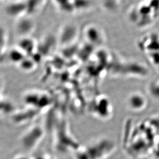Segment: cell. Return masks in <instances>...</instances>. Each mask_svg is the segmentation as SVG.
Returning <instances> with one entry per match:
<instances>
[{
	"mask_svg": "<svg viewBox=\"0 0 159 159\" xmlns=\"http://www.w3.org/2000/svg\"><path fill=\"white\" fill-rule=\"evenodd\" d=\"M83 148L89 159H107L115 151L116 145L111 139L101 138Z\"/></svg>",
	"mask_w": 159,
	"mask_h": 159,
	"instance_id": "obj_1",
	"label": "cell"
},
{
	"mask_svg": "<svg viewBox=\"0 0 159 159\" xmlns=\"http://www.w3.org/2000/svg\"><path fill=\"white\" fill-rule=\"evenodd\" d=\"M110 68L112 75L116 77H141L146 75L147 70L141 63L135 61H119Z\"/></svg>",
	"mask_w": 159,
	"mask_h": 159,
	"instance_id": "obj_2",
	"label": "cell"
},
{
	"mask_svg": "<svg viewBox=\"0 0 159 159\" xmlns=\"http://www.w3.org/2000/svg\"><path fill=\"white\" fill-rule=\"evenodd\" d=\"M89 110L95 118L103 121L109 120L113 113L112 103L105 95H99L94 98L90 103Z\"/></svg>",
	"mask_w": 159,
	"mask_h": 159,
	"instance_id": "obj_3",
	"label": "cell"
},
{
	"mask_svg": "<svg viewBox=\"0 0 159 159\" xmlns=\"http://www.w3.org/2000/svg\"><path fill=\"white\" fill-rule=\"evenodd\" d=\"M147 105V99L141 92H133L128 96L126 99L127 108L133 112L144 110Z\"/></svg>",
	"mask_w": 159,
	"mask_h": 159,
	"instance_id": "obj_4",
	"label": "cell"
},
{
	"mask_svg": "<svg viewBox=\"0 0 159 159\" xmlns=\"http://www.w3.org/2000/svg\"><path fill=\"white\" fill-rule=\"evenodd\" d=\"M20 67L22 70L25 71L31 70L32 69H33L34 68V64H33L32 61H31V60H24L19 63Z\"/></svg>",
	"mask_w": 159,
	"mask_h": 159,
	"instance_id": "obj_5",
	"label": "cell"
},
{
	"mask_svg": "<svg viewBox=\"0 0 159 159\" xmlns=\"http://www.w3.org/2000/svg\"><path fill=\"white\" fill-rule=\"evenodd\" d=\"M120 0H103V5L107 8H116Z\"/></svg>",
	"mask_w": 159,
	"mask_h": 159,
	"instance_id": "obj_6",
	"label": "cell"
},
{
	"mask_svg": "<svg viewBox=\"0 0 159 159\" xmlns=\"http://www.w3.org/2000/svg\"><path fill=\"white\" fill-rule=\"evenodd\" d=\"M2 100H1L0 99V107H1V105H2ZM1 110V109H0Z\"/></svg>",
	"mask_w": 159,
	"mask_h": 159,
	"instance_id": "obj_7",
	"label": "cell"
}]
</instances>
